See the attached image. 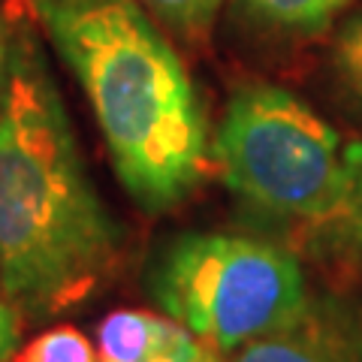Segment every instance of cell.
Masks as SVG:
<instances>
[{
	"label": "cell",
	"instance_id": "2",
	"mask_svg": "<svg viewBox=\"0 0 362 362\" xmlns=\"http://www.w3.org/2000/svg\"><path fill=\"white\" fill-rule=\"evenodd\" d=\"M88 97L112 169L148 214L185 202L211 163L185 61L139 0H21Z\"/></svg>",
	"mask_w": 362,
	"mask_h": 362
},
{
	"label": "cell",
	"instance_id": "13",
	"mask_svg": "<svg viewBox=\"0 0 362 362\" xmlns=\"http://www.w3.org/2000/svg\"><path fill=\"white\" fill-rule=\"evenodd\" d=\"M142 362H223V354H218V350L209 347V344H202L199 338H190L187 344L163 350V354L148 356Z\"/></svg>",
	"mask_w": 362,
	"mask_h": 362
},
{
	"label": "cell",
	"instance_id": "8",
	"mask_svg": "<svg viewBox=\"0 0 362 362\" xmlns=\"http://www.w3.org/2000/svg\"><path fill=\"white\" fill-rule=\"evenodd\" d=\"M139 4L181 42L199 49L211 37L223 0H139Z\"/></svg>",
	"mask_w": 362,
	"mask_h": 362
},
{
	"label": "cell",
	"instance_id": "12",
	"mask_svg": "<svg viewBox=\"0 0 362 362\" xmlns=\"http://www.w3.org/2000/svg\"><path fill=\"white\" fill-rule=\"evenodd\" d=\"M18 311L16 305L6 299L4 287H0V362H13L18 354V335H21V326H18Z\"/></svg>",
	"mask_w": 362,
	"mask_h": 362
},
{
	"label": "cell",
	"instance_id": "11",
	"mask_svg": "<svg viewBox=\"0 0 362 362\" xmlns=\"http://www.w3.org/2000/svg\"><path fill=\"white\" fill-rule=\"evenodd\" d=\"M344 160H347V175H350V197H347V211L341 223L347 226L350 242L362 254V142L344 145Z\"/></svg>",
	"mask_w": 362,
	"mask_h": 362
},
{
	"label": "cell",
	"instance_id": "5",
	"mask_svg": "<svg viewBox=\"0 0 362 362\" xmlns=\"http://www.w3.org/2000/svg\"><path fill=\"white\" fill-rule=\"evenodd\" d=\"M187 332L169 314H151L142 308H121L103 317L97 326V356L100 362H142L163 350L187 344Z\"/></svg>",
	"mask_w": 362,
	"mask_h": 362
},
{
	"label": "cell",
	"instance_id": "1",
	"mask_svg": "<svg viewBox=\"0 0 362 362\" xmlns=\"http://www.w3.org/2000/svg\"><path fill=\"white\" fill-rule=\"evenodd\" d=\"M121 259V230L97 194L37 33L16 18L0 103V287L49 320L85 305Z\"/></svg>",
	"mask_w": 362,
	"mask_h": 362
},
{
	"label": "cell",
	"instance_id": "3",
	"mask_svg": "<svg viewBox=\"0 0 362 362\" xmlns=\"http://www.w3.org/2000/svg\"><path fill=\"white\" fill-rule=\"evenodd\" d=\"M148 293L163 314L223 356L311 314L299 259L235 233L173 235L148 266Z\"/></svg>",
	"mask_w": 362,
	"mask_h": 362
},
{
	"label": "cell",
	"instance_id": "6",
	"mask_svg": "<svg viewBox=\"0 0 362 362\" xmlns=\"http://www.w3.org/2000/svg\"><path fill=\"white\" fill-rule=\"evenodd\" d=\"M233 362H359V356L308 314L290 329L242 347Z\"/></svg>",
	"mask_w": 362,
	"mask_h": 362
},
{
	"label": "cell",
	"instance_id": "4",
	"mask_svg": "<svg viewBox=\"0 0 362 362\" xmlns=\"http://www.w3.org/2000/svg\"><path fill=\"white\" fill-rule=\"evenodd\" d=\"M223 185L257 211L284 221H344L350 175L329 124L287 88H235L211 139Z\"/></svg>",
	"mask_w": 362,
	"mask_h": 362
},
{
	"label": "cell",
	"instance_id": "9",
	"mask_svg": "<svg viewBox=\"0 0 362 362\" xmlns=\"http://www.w3.org/2000/svg\"><path fill=\"white\" fill-rule=\"evenodd\" d=\"M13 362H100L97 344L76 326H54L18 350Z\"/></svg>",
	"mask_w": 362,
	"mask_h": 362
},
{
	"label": "cell",
	"instance_id": "10",
	"mask_svg": "<svg viewBox=\"0 0 362 362\" xmlns=\"http://www.w3.org/2000/svg\"><path fill=\"white\" fill-rule=\"evenodd\" d=\"M332 64L338 73V82L350 94V100L362 109V13L350 18L344 30L335 40Z\"/></svg>",
	"mask_w": 362,
	"mask_h": 362
},
{
	"label": "cell",
	"instance_id": "7",
	"mask_svg": "<svg viewBox=\"0 0 362 362\" xmlns=\"http://www.w3.org/2000/svg\"><path fill=\"white\" fill-rule=\"evenodd\" d=\"M235 6L247 21L266 30L311 37L329 28L350 0H235Z\"/></svg>",
	"mask_w": 362,
	"mask_h": 362
},
{
	"label": "cell",
	"instance_id": "14",
	"mask_svg": "<svg viewBox=\"0 0 362 362\" xmlns=\"http://www.w3.org/2000/svg\"><path fill=\"white\" fill-rule=\"evenodd\" d=\"M13 30H16L13 16L0 13V103H4V90H6V70H9V45H13Z\"/></svg>",
	"mask_w": 362,
	"mask_h": 362
}]
</instances>
